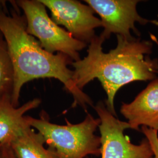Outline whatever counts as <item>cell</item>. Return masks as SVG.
<instances>
[{"mask_svg": "<svg viewBox=\"0 0 158 158\" xmlns=\"http://www.w3.org/2000/svg\"><path fill=\"white\" fill-rule=\"evenodd\" d=\"M1 157V144L0 143V158Z\"/></svg>", "mask_w": 158, "mask_h": 158, "instance_id": "14", "label": "cell"}, {"mask_svg": "<svg viewBox=\"0 0 158 158\" xmlns=\"http://www.w3.org/2000/svg\"><path fill=\"white\" fill-rule=\"evenodd\" d=\"M142 133L148 140L153 153V158H158V131L149 128L147 127H141Z\"/></svg>", "mask_w": 158, "mask_h": 158, "instance_id": "12", "label": "cell"}, {"mask_svg": "<svg viewBox=\"0 0 158 158\" xmlns=\"http://www.w3.org/2000/svg\"><path fill=\"white\" fill-rule=\"evenodd\" d=\"M117 39L116 48L105 53L102 46L105 40L96 35L89 44L87 55L71 64L74 83L79 89L82 90L94 79L100 81L107 96L106 106L115 117L114 98L119 89L136 81H152L158 73V59L150 57L153 49L151 41L119 35Z\"/></svg>", "mask_w": 158, "mask_h": 158, "instance_id": "2", "label": "cell"}, {"mask_svg": "<svg viewBox=\"0 0 158 158\" xmlns=\"http://www.w3.org/2000/svg\"><path fill=\"white\" fill-rule=\"evenodd\" d=\"M0 1V32L2 34L11 57L15 77L12 103L18 107L23 85L35 79L54 78L62 82L73 97L72 107L77 106L86 110L93 106L90 97L79 89L73 80V70L68 68L73 61L62 53H51L40 42L29 34L27 20L15 1Z\"/></svg>", "mask_w": 158, "mask_h": 158, "instance_id": "1", "label": "cell"}, {"mask_svg": "<svg viewBox=\"0 0 158 158\" xmlns=\"http://www.w3.org/2000/svg\"><path fill=\"white\" fill-rule=\"evenodd\" d=\"M51 12V18L65 27L74 38L87 45L95 36V29L102 27L100 19L89 5L75 0H40Z\"/></svg>", "mask_w": 158, "mask_h": 158, "instance_id": "7", "label": "cell"}, {"mask_svg": "<svg viewBox=\"0 0 158 158\" xmlns=\"http://www.w3.org/2000/svg\"><path fill=\"white\" fill-rule=\"evenodd\" d=\"M88 5L101 18L104 28L100 36L104 40L112 34L119 35L132 39V30L140 36V32L135 25L136 23L142 25L152 23L158 26L156 20H149L141 17L137 12L136 6L141 2L138 0H85Z\"/></svg>", "mask_w": 158, "mask_h": 158, "instance_id": "6", "label": "cell"}, {"mask_svg": "<svg viewBox=\"0 0 158 158\" xmlns=\"http://www.w3.org/2000/svg\"><path fill=\"white\" fill-rule=\"evenodd\" d=\"M18 7L27 20L29 34L36 38L42 47L49 53H62L73 62L80 60L79 52L87 44L74 38L66 30L55 23L40 0H17Z\"/></svg>", "mask_w": 158, "mask_h": 158, "instance_id": "4", "label": "cell"}, {"mask_svg": "<svg viewBox=\"0 0 158 158\" xmlns=\"http://www.w3.org/2000/svg\"><path fill=\"white\" fill-rule=\"evenodd\" d=\"M1 158H17L11 147L9 144H1Z\"/></svg>", "mask_w": 158, "mask_h": 158, "instance_id": "13", "label": "cell"}, {"mask_svg": "<svg viewBox=\"0 0 158 158\" xmlns=\"http://www.w3.org/2000/svg\"><path fill=\"white\" fill-rule=\"evenodd\" d=\"M94 108L101 124L99 125L101 138L102 158H153V153L147 138L139 144L132 143L124 135L125 130L130 129L128 122L122 121L113 115L102 101Z\"/></svg>", "mask_w": 158, "mask_h": 158, "instance_id": "5", "label": "cell"}, {"mask_svg": "<svg viewBox=\"0 0 158 158\" xmlns=\"http://www.w3.org/2000/svg\"><path fill=\"white\" fill-rule=\"evenodd\" d=\"M120 112L128 120L130 129L139 131L140 126H145L158 131V78L152 80L131 102H123Z\"/></svg>", "mask_w": 158, "mask_h": 158, "instance_id": "8", "label": "cell"}, {"mask_svg": "<svg viewBox=\"0 0 158 158\" xmlns=\"http://www.w3.org/2000/svg\"><path fill=\"white\" fill-rule=\"evenodd\" d=\"M15 71L8 46L0 32V98L11 97L14 85Z\"/></svg>", "mask_w": 158, "mask_h": 158, "instance_id": "11", "label": "cell"}, {"mask_svg": "<svg viewBox=\"0 0 158 158\" xmlns=\"http://www.w3.org/2000/svg\"><path fill=\"white\" fill-rule=\"evenodd\" d=\"M42 135L31 127L10 144L17 158H56Z\"/></svg>", "mask_w": 158, "mask_h": 158, "instance_id": "10", "label": "cell"}, {"mask_svg": "<svg viewBox=\"0 0 158 158\" xmlns=\"http://www.w3.org/2000/svg\"><path fill=\"white\" fill-rule=\"evenodd\" d=\"M40 98H34L20 107H15L11 97L0 98V143L10 145L31 127L25 114L38 107Z\"/></svg>", "mask_w": 158, "mask_h": 158, "instance_id": "9", "label": "cell"}, {"mask_svg": "<svg viewBox=\"0 0 158 158\" xmlns=\"http://www.w3.org/2000/svg\"><path fill=\"white\" fill-rule=\"evenodd\" d=\"M29 123L43 136L45 145L56 158H87L101 155V138L95 132L101 124L87 113L85 119L73 124L66 119V125L52 123L48 114L42 111L40 118L28 116Z\"/></svg>", "mask_w": 158, "mask_h": 158, "instance_id": "3", "label": "cell"}]
</instances>
